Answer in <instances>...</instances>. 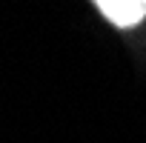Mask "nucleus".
Segmentation results:
<instances>
[{
	"mask_svg": "<svg viewBox=\"0 0 146 143\" xmlns=\"http://www.w3.org/2000/svg\"><path fill=\"white\" fill-rule=\"evenodd\" d=\"M86 6L89 15L126 46L137 72L146 75V0H92Z\"/></svg>",
	"mask_w": 146,
	"mask_h": 143,
	"instance_id": "nucleus-1",
	"label": "nucleus"
}]
</instances>
